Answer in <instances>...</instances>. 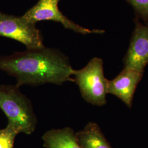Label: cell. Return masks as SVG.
Wrapping results in <instances>:
<instances>
[{"mask_svg":"<svg viewBox=\"0 0 148 148\" xmlns=\"http://www.w3.org/2000/svg\"><path fill=\"white\" fill-rule=\"evenodd\" d=\"M0 70L14 77L18 87L73 81L69 58L58 49L46 47L0 57Z\"/></svg>","mask_w":148,"mask_h":148,"instance_id":"6da1fadb","label":"cell"},{"mask_svg":"<svg viewBox=\"0 0 148 148\" xmlns=\"http://www.w3.org/2000/svg\"><path fill=\"white\" fill-rule=\"evenodd\" d=\"M16 85L0 86V109L8 119V124L19 133L31 134L37 126V117L32 102Z\"/></svg>","mask_w":148,"mask_h":148,"instance_id":"7a4b0ae2","label":"cell"},{"mask_svg":"<svg viewBox=\"0 0 148 148\" xmlns=\"http://www.w3.org/2000/svg\"><path fill=\"white\" fill-rule=\"evenodd\" d=\"M73 76L85 101L93 106L106 104L108 79L104 76L101 59H92L82 69L74 70Z\"/></svg>","mask_w":148,"mask_h":148,"instance_id":"3957f363","label":"cell"},{"mask_svg":"<svg viewBox=\"0 0 148 148\" xmlns=\"http://www.w3.org/2000/svg\"><path fill=\"white\" fill-rule=\"evenodd\" d=\"M0 36L21 43L27 49L45 46L41 31L35 24L28 22L23 16H13L0 12Z\"/></svg>","mask_w":148,"mask_h":148,"instance_id":"277c9868","label":"cell"},{"mask_svg":"<svg viewBox=\"0 0 148 148\" xmlns=\"http://www.w3.org/2000/svg\"><path fill=\"white\" fill-rule=\"evenodd\" d=\"M60 0H38L37 3L23 15V18L30 23L35 24L40 21H52L60 23L63 27L82 35L103 34L100 29H89L74 23L60 11L59 2Z\"/></svg>","mask_w":148,"mask_h":148,"instance_id":"5b68a950","label":"cell"},{"mask_svg":"<svg viewBox=\"0 0 148 148\" xmlns=\"http://www.w3.org/2000/svg\"><path fill=\"white\" fill-rule=\"evenodd\" d=\"M125 67L143 73L148 64V23L136 21L131 42L124 60Z\"/></svg>","mask_w":148,"mask_h":148,"instance_id":"8992f818","label":"cell"},{"mask_svg":"<svg viewBox=\"0 0 148 148\" xmlns=\"http://www.w3.org/2000/svg\"><path fill=\"white\" fill-rule=\"evenodd\" d=\"M143 73L124 68L114 79L108 80V94L115 95L131 108L136 87Z\"/></svg>","mask_w":148,"mask_h":148,"instance_id":"52a82bcc","label":"cell"},{"mask_svg":"<svg viewBox=\"0 0 148 148\" xmlns=\"http://www.w3.org/2000/svg\"><path fill=\"white\" fill-rule=\"evenodd\" d=\"M42 139L46 148H82L74 130L70 127L48 131L43 135Z\"/></svg>","mask_w":148,"mask_h":148,"instance_id":"ba28073f","label":"cell"},{"mask_svg":"<svg viewBox=\"0 0 148 148\" xmlns=\"http://www.w3.org/2000/svg\"><path fill=\"white\" fill-rule=\"evenodd\" d=\"M75 135L82 148H112L101 128L95 122L88 123Z\"/></svg>","mask_w":148,"mask_h":148,"instance_id":"9c48e42d","label":"cell"},{"mask_svg":"<svg viewBox=\"0 0 148 148\" xmlns=\"http://www.w3.org/2000/svg\"><path fill=\"white\" fill-rule=\"evenodd\" d=\"M19 134L14 128L7 126L0 130V148H14V143L16 136Z\"/></svg>","mask_w":148,"mask_h":148,"instance_id":"30bf717a","label":"cell"},{"mask_svg":"<svg viewBox=\"0 0 148 148\" xmlns=\"http://www.w3.org/2000/svg\"><path fill=\"white\" fill-rule=\"evenodd\" d=\"M136 13L145 21H148V0H126Z\"/></svg>","mask_w":148,"mask_h":148,"instance_id":"8fae6325","label":"cell"}]
</instances>
